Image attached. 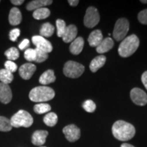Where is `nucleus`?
Segmentation results:
<instances>
[{"instance_id":"25","label":"nucleus","mask_w":147,"mask_h":147,"mask_svg":"<svg viewBox=\"0 0 147 147\" xmlns=\"http://www.w3.org/2000/svg\"><path fill=\"white\" fill-rule=\"evenodd\" d=\"M44 123L49 127H53L57 124L58 121L57 115L54 113H49L44 117Z\"/></svg>"},{"instance_id":"35","label":"nucleus","mask_w":147,"mask_h":147,"mask_svg":"<svg viewBox=\"0 0 147 147\" xmlns=\"http://www.w3.org/2000/svg\"><path fill=\"white\" fill-rule=\"evenodd\" d=\"M20 34H21V31L19 29H14L10 31V34H9V38L10 40L12 42H15L17 40V38L19 37Z\"/></svg>"},{"instance_id":"17","label":"nucleus","mask_w":147,"mask_h":147,"mask_svg":"<svg viewBox=\"0 0 147 147\" xmlns=\"http://www.w3.org/2000/svg\"><path fill=\"white\" fill-rule=\"evenodd\" d=\"M113 40L111 38H106L105 39H103L102 42L96 47V51L100 54H103L113 49Z\"/></svg>"},{"instance_id":"32","label":"nucleus","mask_w":147,"mask_h":147,"mask_svg":"<svg viewBox=\"0 0 147 147\" xmlns=\"http://www.w3.org/2000/svg\"><path fill=\"white\" fill-rule=\"evenodd\" d=\"M25 59L28 61H35L36 59V51L34 49H27L24 53Z\"/></svg>"},{"instance_id":"22","label":"nucleus","mask_w":147,"mask_h":147,"mask_svg":"<svg viewBox=\"0 0 147 147\" xmlns=\"http://www.w3.org/2000/svg\"><path fill=\"white\" fill-rule=\"evenodd\" d=\"M55 32V27L49 23H44L40 30V36L43 38H49L53 36Z\"/></svg>"},{"instance_id":"24","label":"nucleus","mask_w":147,"mask_h":147,"mask_svg":"<svg viewBox=\"0 0 147 147\" xmlns=\"http://www.w3.org/2000/svg\"><path fill=\"white\" fill-rule=\"evenodd\" d=\"M14 76L12 73L5 69H0V81L3 84H8L12 82Z\"/></svg>"},{"instance_id":"20","label":"nucleus","mask_w":147,"mask_h":147,"mask_svg":"<svg viewBox=\"0 0 147 147\" xmlns=\"http://www.w3.org/2000/svg\"><path fill=\"white\" fill-rule=\"evenodd\" d=\"M106 58L104 55H99L91 61L89 68L92 72H95L99 69L103 67L106 63Z\"/></svg>"},{"instance_id":"34","label":"nucleus","mask_w":147,"mask_h":147,"mask_svg":"<svg viewBox=\"0 0 147 147\" xmlns=\"http://www.w3.org/2000/svg\"><path fill=\"white\" fill-rule=\"evenodd\" d=\"M138 19L140 23L143 25H147V9L142 10L138 15Z\"/></svg>"},{"instance_id":"7","label":"nucleus","mask_w":147,"mask_h":147,"mask_svg":"<svg viewBox=\"0 0 147 147\" xmlns=\"http://www.w3.org/2000/svg\"><path fill=\"white\" fill-rule=\"evenodd\" d=\"M100 21L98 10L94 7H89L86 11L84 17V24L88 28H93L96 26Z\"/></svg>"},{"instance_id":"10","label":"nucleus","mask_w":147,"mask_h":147,"mask_svg":"<svg viewBox=\"0 0 147 147\" xmlns=\"http://www.w3.org/2000/svg\"><path fill=\"white\" fill-rule=\"evenodd\" d=\"M33 44L36 46V49H40L44 52L49 53L53 51V46L49 40L40 36H34L32 37Z\"/></svg>"},{"instance_id":"14","label":"nucleus","mask_w":147,"mask_h":147,"mask_svg":"<svg viewBox=\"0 0 147 147\" xmlns=\"http://www.w3.org/2000/svg\"><path fill=\"white\" fill-rule=\"evenodd\" d=\"M49 132L46 130H37L33 134L32 142L36 146H42L46 142Z\"/></svg>"},{"instance_id":"9","label":"nucleus","mask_w":147,"mask_h":147,"mask_svg":"<svg viewBox=\"0 0 147 147\" xmlns=\"http://www.w3.org/2000/svg\"><path fill=\"white\" fill-rule=\"evenodd\" d=\"M63 133L69 142H76L80 137V129L74 124L68 125L63 129Z\"/></svg>"},{"instance_id":"28","label":"nucleus","mask_w":147,"mask_h":147,"mask_svg":"<svg viewBox=\"0 0 147 147\" xmlns=\"http://www.w3.org/2000/svg\"><path fill=\"white\" fill-rule=\"evenodd\" d=\"M5 55L7 57L8 61H14L19 57V52L16 48L12 47L5 52Z\"/></svg>"},{"instance_id":"2","label":"nucleus","mask_w":147,"mask_h":147,"mask_svg":"<svg viewBox=\"0 0 147 147\" xmlns=\"http://www.w3.org/2000/svg\"><path fill=\"white\" fill-rule=\"evenodd\" d=\"M139 45L140 41L137 36L132 34L126 37L119 45V54L122 57H129L137 51Z\"/></svg>"},{"instance_id":"19","label":"nucleus","mask_w":147,"mask_h":147,"mask_svg":"<svg viewBox=\"0 0 147 147\" xmlns=\"http://www.w3.org/2000/svg\"><path fill=\"white\" fill-rule=\"evenodd\" d=\"M9 22L12 25H18L21 23L22 14L17 8H12L9 14Z\"/></svg>"},{"instance_id":"13","label":"nucleus","mask_w":147,"mask_h":147,"mask_svg":"<svg viewBox=\"0 0 147 147\" xmlns=\"http://www.w3.org/2000/svg\"><path fill=\"white\" fill-rule=\"evenodd\" d=\"M77 34H78V29L76 25H69L66 27L65 32L62 36V39L65 43H69L76 39Z\"/></svg>"},{"instance_id":"11","label":"nucleus","mask_w":147,"mask_h":147,"mask_svg":"<svg viewBox=\"0 0 147 147\" xmlns=\"http://www.w3.org/2000/svg\"><path fill=\"white\" fill-rule=\"evenodd\" d=\"M36 70V66L31 63H27L22 65L20 67L19 74L24 80H29L32 78L33 74Z\"/></svg>"},{"instance_id":"39","label":"nucleus","mask_w":147,"mask_h":147,"mask_svg":"<svg viewBox=\"0 0 147 147\" xmlns=\"http://www.w3.org/2000/svg\"><path fill=\"white\" fill-rule=\"evenodd\" d=\"M68 3L71 6H76L78 4L79 1L78 0H68Z\"/></svg>"},{"instance_id":"36","label":"nucleus","mask_w":147,"mask_h":147,"mask_svg":"<svg viewBox=\"0 0 147 147\" xmlns=\"http://www.w3.org/2000/svg\"><path fill=\"white\" fill-rule=\"evenodd\" d=\"M29 45V40L28 39H25L20 43L18 48H19L20 50H24Z\"/></svg>"},{"instance_id":"5","label":"nucleus","mask_w":147,"mask_h":147,"mask_svg":"<svg viewBox=\"0 0 147 147\" xmlns=\"http://www.w3.org/2000/svg\"><path fill=\"white\" fill-rule=\"evenodd\" d=\"M129 29V23L126 18H121L116 22L113 30V38L116 41H121L126 38Z\"/></svg>"},{"instance_id":"37","label":"nucleus","mask_w":147,"mask_h":147,"mask_svg":"<svg viewBox=\"0 0 147 147\" xmlns=\"http://www.w3.org/2000/svg\"><path fill=\"white\" fill-rule=\"evenodd\" d=\"M141 80H142V82L143 84H144V87L146 88L147 90V71H144V72L142 74Z\"/></svg>"},{"instance_id":"18","label":"nucleus","mask_w":147,"mask_h":147,"mask_svg":"<svg viewBox=\"0 0 147 147\" xmlns=\"http://www.w3.org/2000/svg\"><path fill=\"white\" fill-rule=\"evenodd\" d=\"M53 1L51 0H34L30 1L27 5V10L32 11L36 10L41 8H45V6L52 4Z\"/></svg>"},{"instance_id":"31","label":"nucleus","mask_w":147,"mask_h":147,"mask_svg":"<svg viewBox=\"0 0 147 147\" xmlns=\"http://www.w3.org/2000/svg\"><path fill=\"white\" fill-rule=\"evenodd\" d=\"M82 108H84L85 111L87 113H93L95 111V108H96V105L93 101L91 100H86L85 102L82 104Z\"/></svg>"},{"instance_id":"12","label":"nucleus","mask_w":147,"mask_h":147,"mask_svg":"<svg viewBox=\"0 0 147 147\" xmlns=\"http://www.w3.org/2000/svg\"><path fill=\"white\" fill-rule=\"evenodd\" d=\"M12 98V93L8 84L0 82V102L3 104H8Z\"/></svg>"},{"instance_id":"29","label":"nucleus","mask_w":147,"mask_h":147,"mask_svg":"<svg viewBox=\"0 0 147 147\" xmlns=\"http://www.w3.org/2000/svg\"><path fill=\"white\" fill-rule=\"evenodd\" d=\"M57 30V36L62 38L66 29L65 22L62 19H57L56 21Z\"/></svg>"},{"instance_id":"33","label":"nucleus","mask_w":147,"mask_h":147,"mask_svg":"<svg viewBox=\"0 0 147 147\" xmlns=\"http://www.w3.org/2000/svg\"><path fill=\"white\" fill-rule=\"evenodd\" d=\"M4 66L5 69L9 71H10L11 73L15 72L18 68L17 65L14 62L12 61H5Z\"/></svg>"},{"instance_id":"38","label":"nucleus","mask_w":147,"mask_h":147,"mask_svg":"<svg viewBox=\"0 0 147 147\" xmlns=\"http://www.w3.org/2000/svg\"><path fill=\"white\" fill-rule=\"evenodd\" d=\"M10 2L15 5H20L24 3V1L23 0H12L10 1Z\"/></svg>"},{"instance_id":"40","label":"nucleus","mask_w":147,"mask_h":147,"mask_svg":"<svg viewBox=\"0 0 147 147\" xmlns=\"http://www.w3.org/2000/svg\"><path fill=\"white\" fill-rule=\"evenodd\" d=\"M121 147H135V146L130 144H127V143H123V144H121Z\"/></svg>"},{"instance_id":"1","label":"nucleus","mask_w":147,"mask_h":147,"mask_svg":"<svg viewBox=\"0 0 147 147\" xmlns=\"http://www.w3.org/2000/svg\"><path fill=\"white\" fill-rule=\"evenodd\" d=\"M112 132L116 139L121 141H127L131 140L136 134L134 125L124 121H117L113 124Z\"/></svg>"},{"instance_id":"16","label":"nucleus","mask_w":147,"mask_h":147,"mask_svg":"<svg viewBox=\"0 0 147 147\" xmlns=\"http://www.w3.org/2000/svg\"><path fill=\"white\" fill-rule=\"evenodd\" d=\"M102 33L99 29H96L90 34L88 38V42L91 47H97L103 40Z\"/></svg>"},{"instance_id":"4","label":"nucleus","mask_w":147,"mask_h":147,"mask_svg":"<svg viewBox=\"0 0 147 147\" xmlns=\"http://www.w3.org/2000/svg\"><path fill=\"white\" fill-rule=\"evenodd\" d=\"M34 123L32 116L28 112L21 110L11 117L10 123L12 127H29Z\"/></svg>"},{"instance_id":"26","label":"nucleus","mask_w":147,"mask_h":147,"mask_svg":"<svg viewBox=\"0 0 147 147\" xmlns=\"http://www.w3.org/2000/svg\"><path fill=\"white\" fill-rule=\"evenodd\" d=\"M34 112L37 114L42 115L48 113L51 110V107L49 104H46V103H39V104H36L34 107Z\"/></svg>"},{"instance_id":"27","label":"nucleus","mask_w":147,"mask_h":147,"mask_svg":"<svg viewBox=\"0 0 147 147\" xmlns=\"http://www.w3.org/2000/svg\"><path fill=\"white\" fill-rule=\"evenodd\" d=\"M12 129L10 120L5 117L0 116V131H9Z\"/></svg>"},{"instance_id":"6","label":"nucleus","mask_w":147,"mask_h":147,"mask_svg":"<svg viewBox=\"0 0 147 147\" xmlns=\"http://www.w3.org/2000/svg\"><path fill=\"white\" fill-rule=\"evenodd\" d=\"M84 67L82 64L73 61L66 62L63 67V74L65 76L71 78H76L83 74Z\"/></svg>"},{"instance_id":"15","label":"nucleus","mask_w":147,"mask_h":147,"mask_svg":"<svg viewBox=\"0 0 147 147\" xmlns=\"http://www.w3.org/2000/svg\"><path fill=\"white\" fill-rule=\"evenodd\" d=\"M84 45V39L82 37H78L71 42L69 46V51L71 54L77 55L82 52Z\"/></svg>"},{"instance_id":"42","label":"nucleus","mask_w":147,"mask_h":147,"mask_svg":"<svg viewBox=\"0 0 147 147\" xmlns=\"http://www.w3.org/2000/svg\"><path fill=\"white\" fill-rule=\"evenodd\" d=\"M40 147H46V146H40Z\"/></svg>"},{"instance_id":"30","label":"nucleus","mask_w":147,"mask_h":147,"mask_svg":"<svg viewBox=\"0 0 147 147\" xmlns=\"http://www.w3.org/2000/svg\"><path fill=\"white\" fill-rule=\"evenodd\" d=\"M35 51H36V59H35V61L37 62V63H42V62L45 61L49 57L48 53L38 49H35Z\"/></svg>"},{"instance_id":"21","label":"nucleus","mask_w":147,"mask_h":147,"mask_svg":"<svg viewBox=\"0 0 147 147\" xmlns=\"http://www.w3.org/2000/svg\"><path fill=\"white\" fill-rule=\"evenodd\" d=\"M56 80L54 71L53 69H48L40 76L39 78L40 83L42 84H48L54 82Z\"/></svg>"},{"instance_id":"3","label":"nucleus","mask_w":147,"mask_h":147,"mask_svg":"<svg viewBox=\"0 0 147 147\" xmlns=\"http://www.w3.org/2000/svg\"><path fill=\"white\" fill-rule=\"evenodd\" d=\"M55 93L52 88L47 86H39L31 90L29 97L34 102H45L54 98Z\"/></svg>"},{"instance_id":"23","label":"nucleus","mask_w":147,"mask_h":147,"mask_svg":"<svg viewBox=\"0 0 147 147\" xmlns=\"http://www.w3.org/2000/svg\"><path fill=\"white\" fill-rule=\"evenodd\" d=\"M51 11L49 10V8H41L34 10V13H33V17L36 20H42L49 17Z\"/></svg>"},{"instance_id":"8","label":"nucleus","mask_w":147,"mask_h":147,"mask_svg":"<svg viewBox=\"0 0 147 147\" xmlns=\"http://www.w3.org/2000/svg\"><path fill=\"white\" fill-rule=\"evenodd\" d=\"M130 97L134 104L143 106L147 104V94L140 88H134L130 92Z\"/></svg>"},{"instance_id":"41","label":"nucleus","mask_w":147,"mask_h":147,"mask_svg":"<svg viewBox=\"0 0 147 147\" xmlns=\"http://www.w3.org/2000/svg\"><path fill=\"white\" fill-rule=\"evenodd\" d=\"M140 2H142L143 3H147V0L146 1H145V0H141Z\"/></svg>"}]
</instances>
